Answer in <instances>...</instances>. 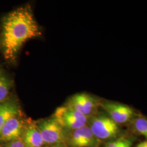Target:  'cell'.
Masks as SVG:
<instances>
[{
    "label": "cell",
    "instance_id": "2e32d148",
    "mask_svg": "<svg viewBox=\"0 0 147 147\" xmlns=\"http://www.w3.org/2000/svg\"><path fill=\"white\" fill-rule=\"evenodd\" d=\"M50 147H65L63 146V144H60V145H55V146H53Z\"/></svg>",
    "mask_w": 147,
    "mask_h": 147
},
{
    "label": "cell",
    "instance_id": "9a60e30c",
    "mask_svg": "<svg viewBox=\"0 0 147 147\" xmlns=\"http://www.w3.org/2000/svg\"><path fill=\"white\" fill-rule=\"evenodd\" d=\"M136 147H147V140L139 143Z\"/></svg>",
    "mask_w": 147,
    "mask_h": 147
},
{
    "label": "cell",
    "instance_id": "4fadbf2b",
    "mask_svg": "<svg viewBox=\"0 0 147 147\" xmlns=\"http://www.w3.org/2000/svg\"><path fill=\"white\" fill-rule=\"evenodd\" d=\"M104 147H131V142L127 140L120 139L108 143Z\"/></svg>",
    "mask_w": 147,
    "mask_h": 147
},
{
    "label": "cell",
    "instance_id": "ba28073f",
    "mask_svg": "<svg viewBox=\"0 0 147 147\" xmlns=\"http://www.w3.org/2000/svg\"><path fill=\"white\" fill-rule=\"evenodd\" d=\"M67 105L88 118L96 109L98 102L89 94L79 93L73 95L69 99Z\"/></svg>",
    "mask_w": 147,
    "mask_h": 147
},
{
    "label": "cell",
    "instance_id": "277c9868",
    "mask_svg": "<svg viewBox=\"0 0 147 147\" xmlns=\"http://www.w3.org/2000/svg\"><path fill=\"white\" fill-rule=\"evenodd\" d=\"M90 128L99 140H109L115 138L119 132L118 125L110 117L100 115L94 117L90 122Z\"/></svg>",
    "mask_w": 147,
    "mask_h": 147
},
{
    "label": "cell",
    "instance_id": "7c38bea8",
    "mask_svg": "<svg viewBox=\"0 0 147 147\" xmlns=\"http://www.w3.org/2000/svg\"><path fill=\"white\" fill-rule=\"evenodd\" d=\"M135 129L138 133L146 137L147 139V119L143 117L136 119L134 123Z\"/></svg>",
    "mask_w": 147,
    "mask_h": 147
},
{
    "label": "cell",
    "instance_id": "3957f363",
    "mask_svg": "<svg viewBox=\"0 0 147 147\" xmlns=\"http://www.w3.org/2000/svg\"><path fill=\"white\" fill-rule=\"evenodd\" d=\"M36 124L45 144L60 145L67 141V131L53 117L39 121Z\"/></svg>",
    "mask_w": 147,
    "mask_h": 147
},
{
    "label": "cell",
    "instance_id": "8fae6325",
    "mask_svg": "<svg viewBox=\"0 0 147 147\" xmlns=\"http://www.w3.org/2000/svg\"><path fill=\"white\" fill-rule=\"evenodd\" d=\"M12 87V81L6 74L0 69V103L7 100Z\"/></svg>",
    "mask_w": 147,
    "mask_h": 147
},
{
    "label": "cell",
    "instance_id": "e0dca14e",
    "mask_svg": "<svg viewBox=\"0 0 147 147\" xmlns=\"http://www.w3.org/2000/svg\"></svg>",
    "mask_w": 147,
    "mask_h": 147
},
{
    "label": "cell",
    "instance_id": "5bb4252c",
    "mask_svg": "<svg viewBox=\"0 0 147 147\" xmlns=\"http://www.w3.org/2000/svg\"><path fill=\"white\" fill-rule=\"evenodd\" d=\"M4 147H25L22 139H18L7 143Z\"/></svg>",
    "mask_w": 147,
    "mask_h": 147
},
{
    "label": "cell",
    "instance_id": "5b68a950",
    "mask_svg": "<svg viewBox=\"0 0 147 147\" xmlns=\"http://www.w3.org/2000/svg\"><path fill=\"white\" fill-rule=\"evenodd\" d=\"M27 123L21 117L11 118L2 126L0 131V142H8L22 138Z\"/></svg>",
    "mask_w": 147,
    "mask_h": 147
},
{
    "label": "cell",
    "instance_id": "8992f818",
    "mask_svg": "<svg viewBox=\"0 0 147 147\" xmlns=\"http://www.w3.org/2000/svg\"><path fill=\"white\" fill-rule=\"evenodd\" d=\"M67 140L70 147H96L100 142L87 125L70 132Z\"/></svg>",
    "mask_w": 147,
    "mask_h": 147
},
{
    "label": "cell",
    "instance_id": "6da1fadb",
    "mask_svg": "<svg viewBox=\"0 0 147 147\" xmlns=\"http://www.w3.org/2000/svg\"><path fill=\"white\" fill-rule=\"evenodd\" d=\"M41 34L30 5L10 12L3 18L2 24L1 45L5 60L14 61L24 44Z\"/></svg>",
    "mask_w": 147,
    "mask_h": 147
},
{
    "label": "cell",
    "instance_id": "7a4b0ae2",
    "mask_svg": "<svg viewBox=\"0 0 147 147\" xmlns=\"http://www.w3.org/2000/svg\"><path fill=\"white\" fill-rule=\"evenodd\" d=\"M53 117L64 130L70 132L86 126L88 121L87 117L68 105L58 107Z\"/></svg>",
    "mask_w": 147,
    "mask_h": 147
},
{
    "label": "cell",
    "instance_id": "9c48e42d",
    "mask_svg": "<svg viewBox=\"0 0 147 147\" xmlns=\"http://www.w3.org/2000/svg\"><path fill=\"white\" fill-rule=\"evenodd\" d=\"M22 139L25 147H42L45 145L35 122L27 123Z\"/></svg>",
    "mask_w": 147,
    "mask_h": 147
},
{
    "label": "cell",
    "instance_id": "52a82bcc",
    "mask_svg": "<svg viewBox=\"0 0 147 147\" xmlns=\"http://www.w3.org/2000/svg\"><path fill=\"white\" fill-rule=\"evenodd\" d=\"M101 106L118 125L128 122L134 115V111L130 107L121 103L106 101L102 102Z\"/></svg>",
    "mask_w": 147,
    "mask_h": 147
},
{
    "label": "cell",
    "instance_id": "30bf717a",
    "mask_svg": "<svg viewBox=\"0 0 147 147\" xmlns=\"http://www.w3.org/2000/svg\"><path fill=\"white\" fill-rule=\"evenodd\" d=\"M19 104L15 100H6L0 103V131L5 123L11 118L21 116Z\"/></svg>",
    "mask_w": 147,
    "mask_h": 147
}]
</instances>
